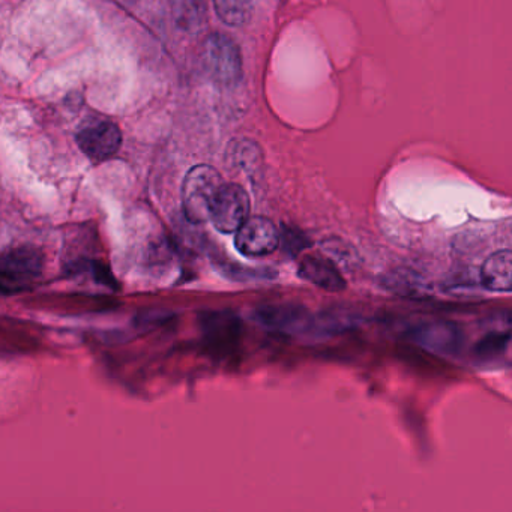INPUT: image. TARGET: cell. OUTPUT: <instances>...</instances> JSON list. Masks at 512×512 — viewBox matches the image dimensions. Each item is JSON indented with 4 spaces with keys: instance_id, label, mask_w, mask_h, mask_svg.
I'll return each mask as SVG.
<instances>
[{
    "instance_id": "cell-1",
    "label": "cell",
    "mask_w": 512,
    "mask_h": 512,
    "mask_svg": "<svg viewBox=\"0 0 512 512\" xmlns=\"http://www.w3.org/2000/svg\"><path fill=\"white\" fill-rule=\"evenodd\" d=\"M223 185L224 181L218 170L206 164L193 167L187 173L182 185V206L185 218L191 224L209 221L212 203Z\"/></svg>"
},
{
    "instance_id": "cell-2",
    "label": "cell",
    "mask_w": 512,
    "mask_h": 512,
    "mask_svg": "<svg viewBox=\"0 0 512 512\" xmlns=\"http://www.w3.org/2000/svg\"><path fill=\"white\" fill-rule=\"evenodd\" d=\"M43 256L34 247H19L0 256V290H19L43 271Z\"/></svg>"
},
{
    "instance_id": "cell-3",
    "label": "cell",
    "mask_w": 512,
    "mask_h": 512,
    "mask_svg": "<svg viewBox=\"0 0 512 512\" xmlns=\"http://www.w3.org/2000/svg\"><path fill=\"white\" fill-rule=\"evenodd\" d=\"M250 217V197L247 191L236 184H224L212 203L209 221L224 235L238 232L239 227Z\"/></svg>"
},
{
    "instance_id": "cell-4",
    "label": "cell",
    "mask_w": 512,
    "mask_h": 512,
    "mask_svg": "<svg viewBox=\"0 0 512 512\" xmlns=\"http://www.w3.org/2000/svg\"><path fill=\"white\" fill-rule=\"evenodd\" d=\"M203 62L217 82L235 85L242 76V59L238 46L221 34L211 35L203 44Z\"/></svg>"
},
{
    "instance_id": "cell-5",
    "label": "cell",
    "mask_w": 512,
    "mask_h": 512,
    "mask_svg": "<svg viewBox=\"0 0 512 512\" xmlns=\"http://www.w3.org/2000/svg\"><path fill=\"white\" fill-rule=\"evenodd\" d=\"M235 235L236 250L245 257L269 256L280 247V230L266 217H248Z\"/></svg>"
},
{
    "instance_id": "cell-6",
    "label": "cell",
    "mask_w": 512,
    "mask_h": 512,
    "mask_svg": "<svg viewBox=\"0 0 512 512\" xmlns=\"http://www.w3.org/2000/svg\"><path fill=\"white\" fill-rule=\"evenodd\" d=\"M80 149L95 163L109 160L122 145L118 125L109 121L91 122L77 134Z\"/></svg>"
},
{
    "instance_id": "cell-7",
    "label": "cell",
    "mask_w": 512,
    "mask_h": 512,
    "mask_svg": "<svg viewBox=\"0 0 512 512\" xmlns=\"http://www.w3.org/2000/svg\"><path fill=\"white\" fill-rule=\"evenodd\" d=\"M412 337L425 350L448 356L460 352L464 341L460 329L449 322L422 323L413 329Z\"/></svg>"
},
{
    "instance_id": "cell-8",
    "label": "cell",
    "mask_w": 512,
    "mask_h": 512,
    "mask_svg": "<svg viewBox=\"0 0 512 512\" xmlns=\"http://www.w3.org/2000/svg\"><path fill=\"white\" fill-rule=\"evenodd\" d=\"M257 322L274 331L301 334L313 325V317L304 307L292 304H272L256 310Z\"/></svg>"
},
{
    "instance_id": "cell-9",
    "label": "cell",
    "mask_w": 512,
    "mask_h": 512,
    "mask_svg": "<svg viewBox=\"0 0 512 512\" xmlns=\"http://www.w3.org/2000/svg\"><path fill=\"white\" fill-rule=\"evenodd\" d=\"M298 274L302 280L326 290V292H343L347 283L331 259L323 256H305L299 262Z\"/></svg>"
},
{
    "instance_id": "cell-10",
    "label": "cell",
    "mask_w": 512,
    "mask_h": 512,
    "mask_svg": "<svg viewBox=\"0 0 512 512\" xmlns=\"http://www.w3.org/2000/svg\"><path fill=\"white\" fill-rule=\"evenodd\" d=\"M481 283L494 293H509L512 290V253L509 250L491 254L481 268Z\"/></svg>"
},
{
    "instance_id": "cell-11",
    "label": "cell",
    "mask_w": 512,
    "mask_h": 512,
    "mask_svg": "<svg viewBox=\"0 0 512 512\" xmlns=\"http://www.w3.org/2000/svg\"><path fill=\"white\" fill-rule=\"evenodd\" d=\"M173 16L179 28L188 32H197L208 19L206 0H172Z\"/></svg>"
},
{
    "instance_id": "cell-12",
    "label": "cell",
    "mask_w": 512,
    "mask_h": 512,
    "mask_svg": "<svg viewBox=\"0 0 512 512\" xmlns=\"http://www.w3.org/2000/svg\"><path fill=\"white\" fill-rule=\"evenodd\" d=\"M218 17L229 26H242L250 20L251 0H214Z\"/></svg>"
},
{
    "instance_id": "cell-13",
    "label": "cell",
    "mask_w": 512,
    "mask_h": 512,
    "mask_svg": "<svg viewBox=\"0 0 512 512\" xmlns=\"http://www.w3.org/2000/svg\"><path fill=\"white\" fill-rule=\"evenodd\" d=\"M511 335L509 332H491L476 343L473 347V355L481 361H491V359L499 358L508 350Z\"/></svg>"
}]
</instances>
